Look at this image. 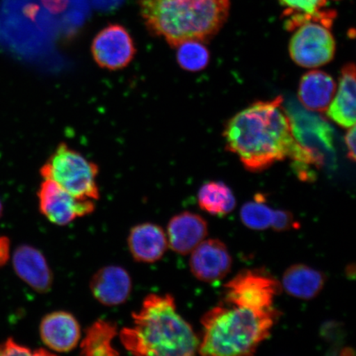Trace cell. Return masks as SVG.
Masks as SVG:
<instances>
[{
    "label": "cell",
    "mask_w": 356,
    "mask_h": 356,
    "mask_svg": "<svg viewBox=\"0 0 356 356\" xmlns=\"http://www.w3.org/2000/svg\"><path fill=\"white\" fill-rule=\"evenodd\" d=\"M282 102V97L257 102L236 114L225 128L226 149L252 172L292 159L298 176L310 180L312 168L322 165V157L296 139L291 118Z\"/></svg>",
    "instance_id": "1"
},
{
    "label": "cell",
    "mask_w": 356,
    "mask_h": 356,
    "mask_svg": "<svg viewBox=\"0 0 356 356\" xmlns=\"http://www.w3.org/2000/svg\"><path fill=\"white\" fill-rule=\"evenodd\" d=\"M132 319L134 326L119 333L123 346L132 355L191 356L198 351L200 339L177 313L171 295L147 296Z\"/></svg>",
    "instance_id": "2"
},
{
    "label": "cell",
    "mask_w": 356,
    "mask_h": 356,
    "mask_svg": "<svg viewBox=\"0 0 356 356\" xmlns=\"http://www.w3.org/2000/svg\"><path fill=\"white\" fill-rule=\"evenodd\" d=\"M151 33L173 47L186 41L207 42L228 19L229 0H139Z\"/></svg>",
    "instance_id": "3"
},
{
    "label": "cell",
    "mask_w": 356,
    "mask_h": 356,
    "mask_svg": "<svg viewBox=\"0 0 356 356\" xmlns=\"http://www.w3.org/2000/svg\"><path fill=\"white\" fill-rule=\"evenodd\" d=\"M277 317L275 309L255 310L222 302L203 316L199 353L213 356L254 354L270 336Z\"/></svg>",
    "instance_id": "4"
},
{
    "label": "cell",
    "mask_w": 356,
    "mask_h": 356,
    "mask_svg": "<svg viewBox=\"0 0 356 356\" xmlns=\"http://www.w3.org/2000/svg\"><path fill=\"white\" fill-rule=\"evenodd\" d=\"M99 168L78 151L60 144L42 167L44 179H50L80 200L99 199L97 177Z\"/></svg>",
    "instance_id": "5"
},
{
    "label": "cell",
    "mask_w": 356,
    "mask_h": 356,
    "mask_svg": "<svg viewBox=\"0 0 356 356\" xmlns=\"http://www.w3.org/2000/svg\"><path fill=\"white\" fill-rule=\"evenodd\" d=\"M330 25L308 20L296 26L289 42L291 59L302 68L314 69L329 63L336 53V42Z\"/></svg>",
    "instance_id": "6"
},
{
    "label": "cell",
    "mask_w": 356,
    "mask_h": 356,
    "mask_svg": "<svg viewBox=\"0 0 356 356\" xmlns=\"http://www.w3.org/2000/svg\"><path fill=\"white\" fill-rule=\"evenodd\" d=\"M227 304L255 310L273 309L275 296L280 291L277 280L264 270H246L236 275L225 286Z\"/></svg>",
    "instance_id": "7"
},
{
    "label": "cell",
    "mask_w": 356,
    "mask_h": 356,
    "mask_svg": "<svg viewBox=\"0 0 356 356\" xmlns=\"http://www.w3.org/2000/svg\"><path fill=\"white\" fill-rule=\"evenodd\" d=\"M38 195L40 211L56 225H68L95 210V200L78 199L50 179H44Z\"/></svg>",
    "instance_id": "8"
},
{
    "label": "cell",
    "mask_w": 356,
    "mask_h": 356,
    "mask_svg": "<svg viewBox=\"0 0 356 356\" xmlns=\"http://www.w3.org/2000/svg\"><path fill=\"white\" fill-rule=\"evenodd\" d=\"M135 43L123 26L111 24L97 34L92 44V54L102 68L118 70L131 63L135 57Z\"/></svg>",
    "instance_id": "9"
},
{
    "label": "cell",
    "mask_w": 356,
    "mask_h": 356,
    "mask_svg": "<svg viewBox=\"0 0 356 356\" xmlns=\"http://www.w3.org/2000/svg\"><path fill=\"white\" fill-rule=\"evenodd\" d=\"M191 253V273L200 282H220L229 273L232 257L226 245L219 239L204 240Z\"/></svg>",
    "instance_id": "10"
},
{
    "label": "cell",
    "mask_w": 356,
    "mask_h": 356,
    "mask_svg": "<svg viewBox=\"0 0 356 356\" xmlns=\"http://www.w3.org/2000/svg\"><path fill=\"white\" fill-rule=\"evenodd\" d=\"M40 337L49 350L67 353L79 345L81 340V328L72 314L56 311L42 319Z\"/></svg>",
    "instance_id": "11"
},
{
    "label": "cell",
    "mask_w": 356,
    "mask_h": 356,
    "mask_svg": "<svg viewBox=\"0 0 356 356\" xmlns=\"http://www.w3.org/2000/svg\"><path fill=\"white\" fill-rule=\"evenodd\" d=\"M13 266L17 277L35 292L51 291L54 277L46 257L38 249L30 245L17 247L13 253Z\"/></svg>",
    "instance_id": "12"
},
{
    "label": "cell",
    "mask_w": 356,
    "mask_h": 356,
    "mask_svg": "<svg viewBox=\"0 0 356 356\" xmlns=\"http://www.w3.org/2000/svg\"><path fill=\"white\" fill-rule=\"evenodd\" d=\"M90 291L95 299L104 306L124 304L131 296L132 280L123 267L106 266L92 275Z\"/></svg>",
    "instance_id": "13"
},
{
    "label": "cell",
    "mask_w": 356,
    "mask_h": 356,
    "mask_svg": "<svg viewBox=\"0 0 356 356\" xmlns=\"http://www.w3.org/2000/svg\"><path fill=\"white\" fill-rule=\"evenodd\" d=\"M168 248L181 255H188L204 241L208 234L207 222L197 213L181 212L168 222Z\"/></svg>",
    "instance_id": "14"
},
{
    "label": "cell",
    "mask_w": 356,
    "mask_h": 356,
    "mask_svg": "<svg viewBox=\"0 0 356 356\" xmlns=\"http://www.w3.org/2000/svg\"><path fill=\"white\" fill-rule=\"evenodd\" d=\"M127 243L134 259L141 264H154L161 259L168 248L166 233L162 227L152 222L134 226Z\"/></svg>",
    "instance_id": "15"
},
{
    "label": "cell",
    "mask_w": 356,
    "mask_h": 356,
    "mask_svg": "<svg viewBox=\"0 0 356 356\" xmlns=\"http://www.w3.org/2000/svg\"><path fill=\"white\" fill-rule=\"evenodd\" d=\"M355 66L349 63L341 70L337 90L327 110L328 118L338 126H355Z\"/></svg>",
    "instance_id": "16"
},
{
    "label": "cell",
    "mask_w": 356,
    "mask_h": 356,
    "mask_svg": "<svg viewBox=\"0 0 356 356\" xmlns=\"http://www.w3.org/2000/svg\"><path fill=\"white\" fill-rule=\"evenodd\" d=\"M337 90L335 80L326 72L312 70L301 78L298 97L305 108L325 113L330 106Z\"/></svg>",
    "instance_id": "17"
},
{
    "label": "cell",
    "mask_w": 356,
    "mask_h": 356,
    "mask_svg": "<svg viewBox=\"0 0 356 356\" xmlns=\"http://www.w3.org/2000/svg\"><path fill=\"white\" fill-rule=\"evenodd\" d=\"M325 282L326 277L321 271L305 264H296L284 271L282 286L289 296L309 300L321 293Z\"/></svg>",
    "instance_id": "18"
},
{
    "label": "cell",
    "mask_w": 356,
    "mask_h": 356,
    "mask_svg": "<svg viewBox=\"0 0 356 356\" xmlns=\"http://www.w3.org/2000/svg\"><path fill=\"white\" fill-rule=\"evenodd\" d=\"M118 334V327L114 323L97 320L86 330L80 344V354L87 356L118 355V351L113 346Z\"/></svg>",
    "instance_id": "19"
},
{
    "label": "cell",
    "mask_w": 356,
    "mask_h": 356,
    "mask_svg": "<svg viewBox=\"0 0 356 356\" xmlns=\"http://www.w3.org/2000/svg\"><path fill=\"white\" fill-rule=\"evenodd\" d=\"M198 204L212 216H226L234 210L236 199L228 186L222 181H209L200 188Z\"/></svg>",
    "instance_id": "20"
},
{
    "label": "cell",
    "mask_w": 356,
    "mask_h": 356,
    "mask_svg": "<svg viewBox=\"0 0 356 356\" xmlns=\"http://www.w3.org/2000/svg\"><path fill=\"white\" fill-rule=\"evenodd\" d=\"M277 210L267 206L264 197L257 195L253 202L244 204L240 210V218L245 226L256 231H264L273 228Z\"/></svg>",
    "instance_id": "21"
},
{
    "label": "cell",
    "mask_w": 356,
    "mask_h": 356,
    "mask_svg": "<svg viewBox=\"0 0 356 356\" xmlns=\"http://www.w3.org/2000/svg\"><path fill=\"white\" fill-rule=\"evenodd\" d=\"M280 2L296 15L289 20L291 24L300 25L308 20H317L330 25L332 21V13L322 11L326 6L327 0H280Z\"/></svg>",
    "instance_id": "22"
},
{
    "label": "cell",
    "mask_w": 356,
    "mask_h": 356,
    "mask_svg": "<svg viewBox=\"0 0 356 356\" xmlns=\"http://www.w3.org/2000/svg\"><path fill=\"white\" fill-rule=\"evenodd\" d=\"M204 42L186 41L177 47V60L182 69L189 72H199L210 62V52Z\"/></svg>",
    "instance_id": "23"
},
{
    "label": "cell",
    "mask_w": 356,
    "mask_h": 356,
    "mask_svg": "<svg viewBox=\"0 0 356 356\" xmlns=\"http://www.w3.org/2000/svg\"><path fill=\"white\" fill-rule=\"evenodd\" d=\"M52 355L43 349H38L33 350L28 346H22L20 343L13 339L8 338L3 343H0V356L8 355Z\"/></svg>",
    "instance_id": "24"
},
{
    "label": "cell",
    "mask_w": 356,
    "mask_h": 356,
    "mask_svg": "<svg viewBox=\"0 0 356 356\" xmlns=\"http://www.w3.org/2000/svg\"><path fill=\"white\" fill-rule=\"evenodd\" d=\"M299 222L296 220L291 212L277 210L274 225L271 229L277 232H284V231L299 229Z\"/></svg>",
    "instance_id": "25"
},
{
    "label": "cell",
    "mask_w": 356,
    "mask_h": 356,
    "mask_svg": "<svg viewBox=\"0 0 356 356\" xmlns=\"http://www.w3.org/2000/svg\"><path fill=\"white\" fill-rule=\"evenodd\" d=\"M10 240L6 236H0V267L6 266L10 259Z\"/></svg>",
    "instance_id": "26"
},
{
    "label": "cell",
    "mask_w": 356,
    "mask_h": 356,
    "mask_svg": "<svg viewBox=\"0 0 356 356\" xmlns=\"http://www.w3.org/2000/svg\"><path fill=\"white\" fill-rule=\"evenodd\" d=\"M355 126L348 128V131L345 136V143L347 151H348V157L350 159H355Z\"/></svg>",
    "instance_id": "27"
},
{
    "label": "cell",
    "mask_w": 356,
    "mask_h": 356,
    "mask_svg": "<svg viewBox=\"0 0 356 356\" xmlns=\"http://www.w3.org/2000/svg\"><path fill=\"white\" fill-rule=\"evenodd\" d=\"M3 204L1 203V202H0V218L2 217V215H3Z\"/></svg>",
    "instance_id": "28"
}]
</instances>
